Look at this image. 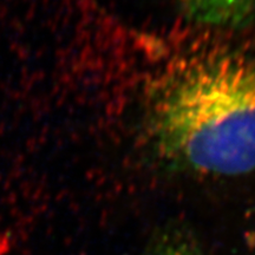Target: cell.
<instances>
[{
  "label": "cell",
  "instance_id": "cell-1",
  "mask_svg": "<svg viewBox=\"0 0 255 255\" xmlns=\"http://www.w3.org/2000/svg\"><path fill=\"white\" fill-rule=\"evenodd\" d=\"M144 129L168 167L205 176L255 170V57L221 51L184 59L156 81Z\"/></svg>",
  "mask_w": 255,
  "mask_h": 255
},
{
  "label": "cell",
  "instance_id": "cell-2",
  "mask_svg": "<svg viewBox=\"0 0 255 255\" xmlns=\"http://www.w3.org/2000/svg\"><path fill=\"white\" fill-rule=\"evenodd\" d=\"M184 17L216 28H244L255 19V0H177Z\"/></svg>",
  "mask_w": 255,
  "mask_h": 255
},
{
  "label": "cell",
  "instance_id": "cell-3",
  "mask_svg": "<svg viewBox=\"0 0 255 255\" xmlns=\"http://www.w3.org/2000/svg\"><path fill=\"white\" fill-rule=\"evenodd\" d=\"M146 255H203L199 242L184 227H165L152 239Z\"/></svg>",
  "mask_w": 255,
  "mask_h": 255
}]
</instances>
